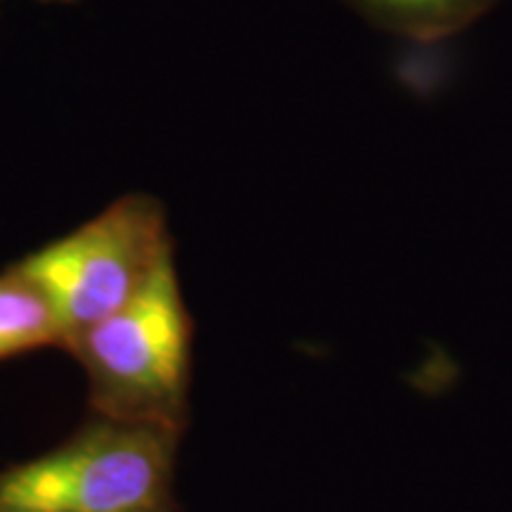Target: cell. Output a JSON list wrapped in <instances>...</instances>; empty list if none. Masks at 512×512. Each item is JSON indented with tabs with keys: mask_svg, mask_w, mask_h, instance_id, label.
<instances>
[{
	"mask_svg": "<svg viewBox=\"0 0 512 512\" xmlns=\"http://www.w3.org/2000/svg\"><path fill=\"white\" fill-rule=\"evenodd\" d=\"M67 349L86 370L91 406L100 418L185 430L192 323L174 256L162 261L131 302L76 335Z\"/></svg>",
	"mask_w": 512,
	"mask_h": 512,
	"instance_id": "obj_1",
	"label": "cell"
},
{
	"mask_svg": "<svg viewBox=\"0 0 512 512\" xmlns=\"http://www.w3.org/2000/svg\"><path fill=\"white\" fill-rule=\"evenodd\" d=\"M181 434L98 415L55 451L0 472V510L171 512Z\"/></svg>",
	"mask_w": 512,
	"mask_h": 512,
	"instance_id": "obj_2",
	"label": "cell"
},
{
	"mask_svg": "<svg viewBox=\"0 0 512 512\" xmlns=\"http://www.w3.org/2000/svg\"><path fill=\"white\" fill-rule=\"evenodd\" d=\"M169 256L174 254L164 209L150 197L133 195L15 268L53 306L67 347L131 302Z\"/></svg>",
	"mask_w": 512,
	"mask_h": 512,
	"instance_id": "obj_3",
	"label": "cell"
},
{
	"mask_svg": "<svg viewBox=\"0 0 512 512\" xmlns=\"http://www.w3.org/2000/svg\"><path fill=\"white\" fill-rule=\"evenodd\" d=\"M64 347V330L43 292L17 268L0 275V361L41 347Z\"/></svg>",
	"mask_w": 512,
	"mask_h": 512,
	"instance_id": "obj_4",
	"label": "cell"
},
{
	"mask_svg": "<svg viewBox=\"0 0 512 512\" xmlns=\"http://www.w3.org/2000/svg\"><path fill=\"white\" fill-rule=\"evenodd\" d=\"M368 3L403 27L441 31L475 15L486 0H368Z\"/></svg>",
	"mask_w": 512,
	"mask_h": 512,
	"instance_id": "obj_5",
	"label": "cell"
},
{
	"mask_svg": "<svg viewBox=\"0 0 512 512\" xmlns=\"http://www.w3.org/2000/svg\"><path fill=\"white\" fill-rule=\"evenodd\" d=\"M0 512H3V510H0Z\"/></svg>",
	"mask_w": 512,
	"mask_h": 512,
	"instance_id": "obj_6",
	"label": "cell"
}]
</instances>
